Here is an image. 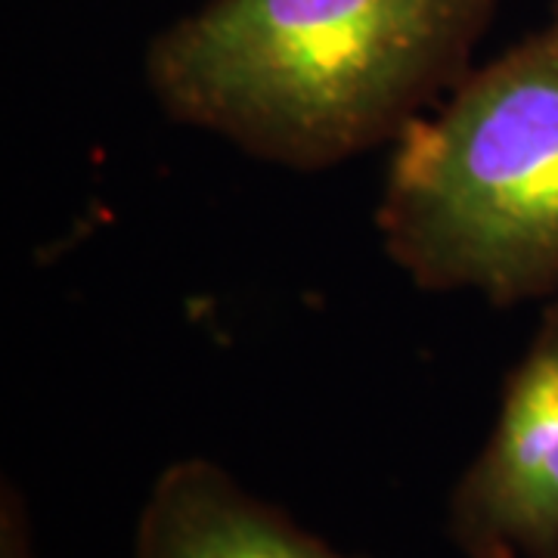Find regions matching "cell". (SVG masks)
<instances>
[{"label":"cell","instance_id":"obj_2","mask_svg":"<svg viewBox=\"0 0 558 558\" xmlns=\"http://www.w3.org/2000/svg\"><path fill=\"white\" fill-rule=\"evenodd\" d=\"M376 230L422 292L558 299V0L391 146Z\"/></svg>","mask_w":558,"mask_h":558},{"label":"cell","instance_id":"obj_3","mask_svg":"<svg viewBox=\"0 0 558 558\" xmlns=\"http://www.w3.org/2000/svg\"><path fill=\"white\" fill-rule=\"evenodd\" d=\"M462 558H558V299L499 395L494 428L447 502Z\"/></svg>","mask_w":558,"mask_h":558},{"label":"cell","instance_id":"obj_5","mask_svg":"<svg viewBox=\"0 0 558 558\" xmlns=\"http://www.w3.org/2000/svg\"><path fill=\"white\" fill-rule=\"evenodd\" d=\"M0 558H44L32 534L25 497L10 478L0 487Z\"/></svg>","mask_w":558,"mask_h":558},{"label":"cell","instance_id":"obj_1","mask_svg":"<svg viewBox=\"0 0 558 558\" xmlns=\"http://www.w3.org/2000/svg\"><path fill=\"white\" fill-rule=\"evenodd\" d=\"M502 0H205L149 40L171 121L289 171L395 146L475 65Z\"/></svg>","mask_w":558,"mask_h":558},{"label":"cell","instance_id":"obj_4","mask_svg":"<svg viewBox=\"0 0 558 558\" xmlns=\"http://www.w3.org/2000/svg\"><path fill=\"white\" fill-rule=\"evenodd\" d=\"M131 558H363L301 527L220 462L174 459L153 481Z\"/></svg>","mask_w":558,"mask_h":558}]
</instances>
